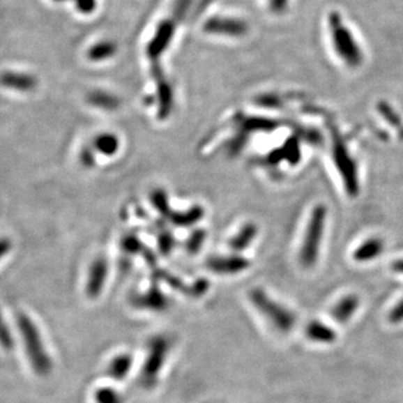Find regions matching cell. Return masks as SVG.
Returning <instances> with one entry per match:
<instances>
[{
  "label": "cell",
  "instance_id": "6da1fadb",
  "mask_svg": "<svg viewBox=\"0 0 403 403\" xmlns=\"http://www.w3.org/2000/svg\"><path fill=\"white\" fill-rule=\"evenodd\" d=\"M16 323L23 340L26 355L34 372L40 377L49 375L53 370V362L46 351L38 327L25 312H18Z\"/></svg>",
  "mask_w": 403,
  "mask_h": 403
},
{
  "label": "cell",
  "instance_id": "7a4b0ae2",
  "mask_svg": "<svg viewBox=\"0 0 403 403\" xmlns=\"http://www.w3.org/2000/svg\"><path fill=\"white\" fill-rule=\"evenodd\" d=\"M333 47L337 56L343 61L345 66L356 68L363 63V51L354 37L352 31L347 27L342 15L338 12H332L327 18Z\"/></svg>",
  "mask_w": 403,
  "mask_h": 403
},
{
  "label": "cell",
  "instance_id": "3957f363",
  "mask_svg": "<svg viewBox=\"0 0 403 403\" xmlns=\"http://www.w3.org/2000/svg\"><path fill=\"white\" fill-rule=\"evenodd\" d=\"M171 349V340L167 336L156 335L149 340L146 358L138 377L142 388L153 389L156 386L165 367Z\"/></svg>",
  "mask_w": 403,
  "mask_h": 403
},
{
  "label": "cell",
  "instance_id": "277c9868",
  "mask_svg": "<svg viewBox=\"0 0 403 403\" xmlns=\"http://www.w3.org/2000/svg\"><path fill=\"white\" fill-rule=\"evenodd\" d=\"M250 301L257 312L267 321L273 330L281 334H288L297 324V316L289 308L270 298L262 290H253Z\"/></svg>",
  "mask_w": 403,
  "mask_h": 403
},
{
  "label": "cell",
  "instance_id": "5b68a950",
  "mask_svg": "<svg viewBox=\"0 0 403 403\" xmlns=\"http://www.w3.org/2000/svg\"><path fill=\"white\" fill-rule=\"evenodd\" d=\"M327 221V208L325 205H317L307 225L304 241L301 249V262L304 267H312L317 262L321 240L324 236Z\"/></svg>",
  "mask_w": 403,
  "mask_h": 403
},
{
  "label": "cell",
  "instance_id": "8992f818",
  "mask_svg": "<svg viewBox=\"0 0 403 403\" xmlns=\"http://www.w3.org/2000/svg\"><path fill=\"white\" fill-rule=\"evenodd\" d=\"M334 159H335L336 166L342 175L347 192L355 195L358 190V171H356L354 160L347 153V149L343 145V142H336L335 148H334Z\"/></svg>",
  "mask_w": 403,
  "mask_h": 403
},
{
  "label": "cell",
  "instance_id": "52a82bcc",
  "mask_svg": "<svg viewBox=\"0 0 403 403\" xmlns=\"http://www.w3.org/2000/svg\"><path fill=\"white\" fill-rule=\"evenodd\" d=\"M176 25V22L172 17L166 18L158 24L156 31L147 46V55L151 62H158L159 57L168 49L175 35Z\"/></svg>",
  "mask_w": 403,
  "mask_h": 403
},
{
  "label": "cell",
  "instance_id": "ba28073f",
  "mask_svg": "<svg viewBox=\"0 0 403 403\" xmlns=\"http://www.w3.org/2000/svg\"><path fill=\"white\" fill-rule=\"evenodd\" d=\"M203 29L208 34L242 37L248 33V24L245 20H236V18L215 16L205 22Z\"/></svg>",
  "mask_w": 403,
  "mask_h": 403
},
{
  "label": "cell",
  "instance_id": "9c48e42d",
  "mask_svg": "<svg viewBox=\"0 0 403 403\" xmlns=\"http://www.w3.org/2000/svg\"><path fill=\"white\" fill-rule=\"evenodd\" d=\"M0 86L12 89L18 92H31L38 86V81L34 75L29 73L6 71L0 74Z\"/></svg>",
  "mask_w": 403,
  "mask_h": 403
},
{
  "label": "cell",
  "instance_id": "30bf717a",
  "mask_svg": "<svg viewBox=\"0 0 403 403\" xmlns=\"http://www.w3.org/2000/svg\"><path fill=\"white\" fill-rule=\"evenodd\" d=\"M134 367V356L128 352L118 353L111 358L107 367L108 378L116 382H123L128 378Z\"/></svg>",
  "mask_w": 403,
  "mask_h": 403
},
{
  "label": "cell",
  "instance_id": "8fae6325",
  "mask_svg": "<svg viewBox=\"0 0 403 403\" xmlns=\"http://www.w3.org/2000/svg\"><path fill=\"white\" fill-rule=\"evenodd\" d=\"M107 277V264L105 260H96L89 271L86 293L88 298L97 299L102 291Z\"/></svg>",
  "mask_w": 403,
  "mask_h": 403
},
{
  "label": "cell",
  "instance_id": "7c38bea8",
  "mask_svg": "<svg viewBox=\"0 0 403 403\" xmlns=\"http://www.w3.org/2000/svg\"><path fill=\"white\" fill-rule=\"evenodd\" d=\"M383 240L373 236V238H367L355 249L353 252V259L360 264L372 261L374 259L379 258L383 253Z\"/></svg>",
  "mask_w": 403,
  "mask_h": 403
},
{
  "label": "cell",
  "instance_id": "4fadbf2b",
  "mask_svg": "<svg viewBox=\"0 0 403 403\" xmlns=\"http://www.w3.org/2000/svg\"><path fill=\"white\" fill-rule=\"evenodd\" d=\"M360 306V299L356 295H347L337 301L332 310V316L338 323H347L354 315Z\"/></svg>",
  "mask_w": 403,
  "mask_h": 403
},
{
  "label": "cell",
  "instance_id": "5bb4252c",
  "mask_svg": "<svg viewBox=\"0 0 403 403\" xmlns=\"http://www.w3.org/2000/svg\"><path fill=\"white\" fill-rule=\"evenodd\" d=\"M306 336L315 343L332 344L336 341L337 335L335 330L318 321H310L306 327Z\"/></svg>",
  "mask_w": 403,
  "mask_h": 403
},
{
  "label": "cell",
  "instance_id": "9a60e30c",
  "mask_svg": "<svg viewBox=\"0 0 403 403\" xmlns=\"http://www.w3.org/2000/svg\"><path fill=\"white\" fill-rule=\"evenodd\" d=\"M116 45L111 40H101L99 43L94 44L92 47H90L88 51L89 60L93 61V62H99V61L108 60L110 57L116 54Z\"/></svg>",
  "mask_w": 403,
  "mask_h": 403
},
{
  "label": "cell",
  "instance_id": "2e32d148",
  "mask_svg": "<svg viewBox=\"0 0 403 403\" xmlns=\"http://www.w3.org/2000/svg\"><path fill=\"white\" fill-rule=\"evenodd\" d=\"M96 403H125L123 393L114 386H101L94 392Z\"/></svg>",
  "mask_w": 403,
  "mask_h": 403
},
{
  "label": "cell",
  "instance_id": "e0dca14e",
  "mask_svg": "<svg viewBox=\"0 0 403 403\" xmlns=\"http://www.w3.org/2000/svg\"><path fill=\"white\" fill-rule=\"evenodd\" d=\"M0 347L7 352H10L15 347L14 335L1 312H0Z\"/></svg>",
  "mask_w": 403,
  "mask_h": 403
},
{
  "label": "cell",
  "instance_id": "ac0fdd59",
  "mask_svg": "<svg viewBox=\"0 0 403 403\" xmlns=\"http://www.w3.org/2000/svg\"><path fill=\"white\" fill-rule=\"evenodd\" d=\"M88 101L91 105L103 107V108H107V107L109 108L116 105V99L114 97H111L110 94L100 91H94L89 94Z\"/></svg>",
  "mask_w": 403,
  "mask_h": 403
},
{
  "label": "cell",
  "instance_id": "d6986e66",
  "mask_svg": "<svg viewBox=\"0 0 403 403\" xmlns=\"http://www.w3.org/2000/svg\"><path fill=\"white\" fill-rule=\"evenodd\" d=\"M116 140L114 137L101 136L96 139V147L98 151H102L103 153H111L116 149Z\"/></svg>",
  "mask_w": 403,
  "mask_h": 403
},
{
  "label": "cell",
  "instance_id": "ffe728a7",
  "mask_svg": "<svg viewBox=\"0 0 403 403\" xmlns=\"http://www.w3.org/2000/svg\"><path fill=\"white\" fill-rule=\"evenodd\" d=\"M77 10L82 14H92L97 8V0H73Z\"/></svg>",
  "mask_w": 403,
  "mask_h": 403
},
{
  "label": "cell",
  "instance_id": "44dd1931",
  "mask_svg": "<svg viewBox=\"0 0 403 403\" xmlns=\"http://www.w3.org/2000/svg\"><path fill=\"white\" fill-rule=\"evenodd\" d=\"M389 321L393 324L403 321V299H401L389 312Z\"/></svg>",
  "mask_w": 403,
  "mask_h": 403
},
{
  "label": "cell",
  "instance_id": "7402d4cb",
  "mask_svg": "<svg viewBox=\"0 0 403 403\" xmlns=\"http://www.w3.org/2000/svg\"><path fill=\"white\" fill-rule=\"evenodd\" d=\"M288 5H289V0H269L270 9L275 14H282L286 12Z\"/></svg>",
  "mask_w": 403,
  "mask_h": 403
},
{
  "label": "cell",
  "instance_id": "603a6c76",
  "mask_svg": "<svg viewBox=\"0 0 403 403\" xmlns=\"http://www.w3.org/2000/svg\"><path fill=\"white\" fill-rule=\"evenodd\" d=\"M13 249V242L10 238L3 236L0 238V260L5 258Z\"/></svg>",
  "mask_w": 403,
  "mask_h": 403
},
{
  "label": "cell",
  "instance_id": "cb8c5ba5",
  "mask_svg": "<svg viewBox=\"0 0 403 403\" xmlns=\"http://www.w3.org/2000/svg\"><path fill=\"white\" fill-rule=\"evenodd\" d=\"M213 0H199V3L196 5L195 10H194V14L199 15L201 14L204 9H206V7L212 3Z\"/></svg>",
  "mask_w": 403,
  "mask_h": 403
},
{
  "label": "cell",
  "instance_id": "d4e9b609",
  "mask_svg": "<svg viewBox=\"0 0 403 403\" xmlns=\"http://www.w3.org/2000/svg\"><path fill=\"white\" fill-rule=\"evenodd\" d=\"M392 269H393V271H395V273L403 275V259H399L397 261L393 262Z\"/></svg>",
  "mask_w": 403,
  "mask_h": 403
},
{
  "label": "cell",
  "instance_id": "484cf974",
  "mask_svg": "<svg viewBox=\"0 0 403 403\" xmlns=\"http://www.w3.org/2000/svg\"><path fill=\"white\" fill-rule=\"evenodd\" d=\"M56 3H63V1H66V0H54Z\"/></svg>",
  "mask_w": 403,
  "mask_h": 403
}]
</instances>
